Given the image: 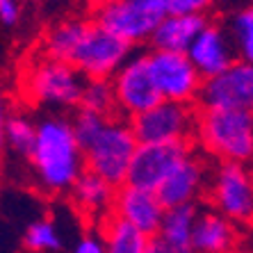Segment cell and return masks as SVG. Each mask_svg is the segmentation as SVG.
Returning <instances> with one entry per match:
<instances>
[{"mask_svg":"<svg viewBox=\"0 0 253 253\" xmlns=\"http://www.w3.org/2000/svg\"><path fill=\"white\" fill-rule=\"evenodd\" d=\"M87 25L89 21H84V18H64V21H57L55 25H50L42 42L43 57L59 59V62L69 64L71 55L83 39Z\"/></svg>","mask_w":253,"mask_h":253,"instance_id":"ffe728a7","label":"cell"},{"mask_svg":"<svg viewBox=\"0 0 253 253\" xmlns=\"http://www.w3.org/2000/svg\"><path fill=\"white\" fill-rule=\"evenodd\" d=\"M201 110H251L253 107V66L251 62H233L226 71L206 78L201 84Z\"/></svg>","mask_w":253,"mask_h":253,"instance_id":"8fae6325","label":"cell"},{"mask_svg":"<svg viewBox=\"0 0 253 253\" xmlns=\"http://www.w3.org/2000/svg\"><path fill=\"white\" fill-rule=\"evenodd\" d=\"M23 94L35 107L53 110V114L80 107L84 78L66 62L37 57L23 71Z\"/></svg>","mask_w":253,"mask_h":253,"instance_id":"3957f363","label":"cell"},{"mask_svg":"<svg viewBox=\"0 0 253 253\" xmlns=\"http://www.w3.org/2000/svg\"><path fill=\"white\" fill-rule=\"evenodd\" d=\"M192 141L173 144H137V151L130 162L126 183L141 189L155 192L158 185L169 176V171L192 151Z\"/></svg>","mask_w":253,"mask_h":253,"instance_id":"4fadbf2b","label":"cell"},{"mask_svg":"<svg viewBox=\"0 0 253 253\" xmlns=\"http://www.w3.org/2000/svg\"><path fill=\"white\" fill-rule=\"evenodd\" d=\"M206 23L208 16L203 14H167L158 23L148 43L153 46V50L187 53V48L192 46V42Z\"/></svg>","mask_w":253,"mask_h":253,"instance_id":"ac0fdd59","label":"cell"},{"mask_svg":"<svg viewBox=\"0 0 253 253\" xmlns=\"http://www.w3.org/2000/svg\"><path fill=\"white\" fill-rule=\"evenodd\" d=\"M37 137V119L23 110H12L5 126V151L16 158H28Z\"/></svg>","mask_w":253,"mask_h":253,"instance_id":"7402d4cb","label":"cell"},{"mask_svg":"<svg viewBox=\"0 0 253 253\" xmlns=\"http://www.w3.org/2000/svg\"><path fill=\"white\" fill-rule=\"evenodd\" d=\"M206 194L210 210L233 221L235 226L249 224L253 217V176L249 165L217 162L210 169Z\"/></svg>","mask_w":253,"mask_h":253,"instance_id":"8992f818","label":"cell"},{"mask_svg":"<svg viewBox=\"0 0 253 253\" xmlns=\"http://www.w3.org/2000/svg\"><path fill=\"white\" fill-rule=\"evenodd\" d=\"M192 139L203 158L249 165L253 158L251 110H196Z\"/></svg>","mask_w":253,"mask_h":253,"instance_id":"7a4b0ae2","label":"cell"},{"mask_svg":"<svg viewBox=\"0 0 253 253\" xmlns=\"http://www.w3.org/2000/svg\"><path fill=\"white\" fill-rule=\"evenodd\" d=\"M100 235H103V244H105V253H144L148 244V237L141 235L139 230L132 226L124 224L121 219L110 214L98 224Z\"/></svg>","mask_w":253,"mask_h":253,"instance_id":"44dd1931","label":"cell"},{"mask_svg":"<svg viewBox=\"0 0 253 253\" xmlns=\"http://www.w3.org/2000/svg\"><path fill=\"white\" fill-rule=\"evenodd\" d=\"M110 84H112L117 117L126 121L146 112L148 107L162 100L153 84L151 71H148L146 53H130L128 59L110 78Z\"/></svg>","mask_w":253,"mask_h":253,"instance_id":"9c48e42d","label":"cell"},{"mask_svg":"<svg viewBox=\"0 0 253 253\" xmlns=\"http://www.w3.org/2000/svg\"><path fill=\"white\" fill-rule=\"evenodd\" d=\"M132 48L89 21L83 39L71 55L69 64L84 80H110L124 64Z\"/></svg>","mask_w":253,"mask_h":253,"instance_id":"ba28073f","label":"cell"},{"mask_svg":"<svg viewBox=\"0 0 253 253\" xmlns=\"http://www.w3.org/2000/svg\"><path fill=\"white\" fill-rule=\"evenodd\" d=\"M228 32V39L237 53V59L251 62L253 59V12L251 7H237L228 16V23L224 25Z\"/></svg>","mask_w":253,"mask_h":253,"instance_id":"cb8c5ba5","label":"cell"},{"mask_svg":"<svg viewBox=\"0 0 253 253\" xmlns=\"http://www.w3.org/2000/svg\"><path fill=\"white\" fill-rule=\"evenodd\" d=\"M28 160L32 178L43 194H69L71 185L84 171L83 148L73 137L69 117L50 112L37 119L35 146Z\"/></svg>","mask_w":253,"mask_h":253,"instance_id":"6da1fadb","label":"cell"},{"mask_svg":"<svg viewBox=\"0 0 253 253\" xmlns=\"http://www.w3.org/2000/svg\"><path fill=\"white\" fill-rule=\"evenodd\" d=\"M144 253H169V251L160 244L158 237H148V244H146V249H144Z\"/></svg>","mask_w":253,"mask_h":253,"instance_id":"4dcf8cb0","label":"cell"},{"mask_svg":"<svg viewBox=\"0 0 253 253\" xmlns=\"http://www.w3.org/2000/svg\"><path fill=\"white\" fill-rule=\"evenodd\" d=\"M114 192L110 183H105L103 178H98L91 171H83L78 180L71 185L69 196L71 203L83 217L91 219V221H103L112 214V203H114Z\"/></svg>","mask_w":253,"mask_h":253,"instance_id":"e0dca14e","label":"cell"},{"mask_svg":"<svg viewBox=\"0 0 253 253\" xmlns=\"http://www.w3.org/2000/svg\"><path fill=\"white\" fill-rule=\"evenodd\" d=\"M12 100H9V96L0 89V155L5 153V126H7V119H9V114H12Z\"/></svg>","mask_w":253,"mask_h":253,"instance_id":"f546056e","label":"cell"},{"mask_svg":"<svg viewBox=\"0 0 253 253\" xmlns=\"http://www.w3.org/2000/svg\"><path fill=\"white\" fill-rule=\"evenodd\" d=\"M71 253H105V244H103V235L100 228H91L76 240Z\"/></svg>","mask_w":253,"mask_h":253,"instance_id":"83f0119b","label":"cell"},{"mask_svg":"<svg viewBox=\"0 0 253 253\" xmlns=\"http://www.w3.org/2000/svg\"><path fill=\"white\" fill-rule=\"evenodd\" d=\"M112 214L117 219H121L124 224L139 230L141 235L155 237L160 221H162V214H165V208L158 201L155 192L126 183L121 187H117V192H114Z\"/></svg>","mask_w":253,"mask_h":253,"instance_id":"5bb4252c","label":"cell"},{"mask_svg":"<svg viewBox=\"0 0 253 253\" xmlns=\"http://www.w3.org/2000/svg\"><path fill=\"white\" fill-rule=\"evenodd\" d=\"M23 247L28 253H57L64 247V233L53 219H37L25 228Z\"/></svg>","mask_w":253,"mask_h":253,"instance_id":"603a6c76","label":"cell"},{"mask_svg":"<svg viewBox=\"0 0 253 253\" xmlns=\"http://www.w3.org/2000/svg\"><path fill=\"white\" fill-rule=\"evenodd\" d=\"M217 0H167L169 14H203L206 16Z\"/></svg>","mask_w":253,"mask_h":253,"instance_id":"4316f807","label":"cell"},{"mask_svg":"<svg viewBox=\"0 0 253 253\" xmlns=\"http://www.w3.org/2000/svg\"><path fill=\"white\" fill-rule=\"evenodd\" d=\"M196 124L194 105L160 100L146 112L128 119V126L137 144H173L192 141Z\"/></svg>","mask_w":253,"mask_h":253,"instance_id":"52a82bcc","label":"cell"},{"mask_svg":"<svg viewBox=\"0 0 253 253\" xmlns=\"http://www.w3.org/2000/svg\"><path fill=\"white\" fill-rule=\"evenodd\" d=\"M80 107L89 112L103 114V117H117L114 110V94L110 80H84Z\"/></svg>","mask_w":253,"mask_h":253,"instance_id":"d4e9b609","label":"cell"},{"mask_svg":"<svg viewBox=\"0 0 253 253\" xmlns=\"http://www.w3.org/2000/svg\"><path fill=\"white\" fill-rule=\"evenodd\" d=\"M69 121H71V130H73L76 141L80 144V148H84L89 141H91L100 132V128H103V126H105V121H107V117L96 114V112H89V110H83V107H78Z\"/></svg>","mask_w":253,"mask_h":253,"instance_id":"484cf974","label":"cell"},{"mask_svg":"<svg viewBox=\"0 0 253 253\" xmlns=\"http://www.w3.org/2000/svg\"><path fill=\"white\" fill-rule=\"evenodd\" d=\"M210 169L212 167L208 158L192 148L155 189V196L162 208L167 210L178 206H199V201L206 196Z\"/></svg>","mask_w":253,"mask_h":253,"instance_id":"7c38bea8","label":"cell"},{"mask_svg":"<svg viewBox=\"0 0 253 253\" xmlns=\"http://www.w3.org/2000/svg\"><path fill=\"white\" fill-rule=\"evenodd\" d=\"M167 14V0H98L91 9V23L135 48L151 42Z\"/></svg>","mask_w":253,"mask_h":253,"instance_id":"277c9868","label":"cell"},{"mask_svg":"<svg viewBox=\"0 0 253 253\" xmlns=\"http://www.w3.org/2000/svg\"><path fill=\"white\" fill-rule=\"evenodd\" d=\"M137 151V139L128 121L121 117H107L100 132L83 148L84 171H91L112 187L126 185L130 162Z\"/></svg>","mask_w":253,"mask_h":253,"instance_id":"5b68a950","label":"cell"},{"mask_svg":"<svg viewBox=\"0 0 253 253\" xmlns=\"http://www.w3.org/2000/svg\"><path fill=\"white\" fill-rule=\"evenodd\" d=\"M196 212H199V206H178L165 210L155 237L169 253H194L192 233H194Z\"/></svg>","mask_w":253,"mask_h":253,"instance_id":"d6986e66","label":"cell"},{"mask_svg":"<svg viewBox=\"0 0 253 253\" xmlns=\"http://www.w3.org/2000/svg\"><path fill=\"white\" fill-rule=\"evenodd\" d=\"M21 0H0V23L5 28H12L21 21Z\"/></svg>","mask_w":253,"mask_h":253,"instance_id":"f1b7e54d","label":"cell"},{"mask_svg":"<svg viewBox=\"0 0 253 253\" xmlns=\"http://www.w3.org/2000/svg\"><path fill=\"white\" fill-rule=\"evenodd\" d=\"M240 244V228L219 212L199 210L192 233V251L194 253H233Z\"/></svg>","mask_w":253,"mask_h":253,"instance_id":"2e32d148","label":"cell"},{"mask_svg":"<svg viewBox=\"0 0 253 253\" xmlns=\"http://www.w3.org/2000/svg\"><path fill=\"white\" fill-rule=\"evenodd\" d=\"M146 64L160 98L169 100V103L194 105L203 78L196 73L187 55L153 50V53H146Z\"/></svg>","mask_w":253,"mask_h":253,"instance_id":"30bf717a","label":"cell"},{"mask_svg":"<svg viewBox=\"0 0 253 253\" xmlns=\"http://www.w3.org/2000/svg\"><path fill=\"white\" fill-rule=\"evenodd\" d=\"M185 55L203 80L217 76L228 69L233 62H237V53L228 39V32L224 25L214 23V21H208L203 25V30L196 35Z\"/></svg>","mask_w":253,"mask_h":253,"instance_id":"9a60e30c","label":"cell"}]
</instances>
